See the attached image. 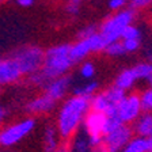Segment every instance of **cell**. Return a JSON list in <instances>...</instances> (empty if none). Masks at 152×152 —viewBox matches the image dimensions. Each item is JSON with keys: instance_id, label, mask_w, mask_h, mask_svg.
I'll list each match as a JSON object with an SVG mask.
<instances>
[{"instance_id": "cell-17", "label": "cell", "mask_w": 152, "mask_h": 152, "mask_svg": "<svg viewBox=\"0 0 152 152\" xmlns=\"http://www.w3.org/2000/svg\"><path fill=\"white\" fill-rule=\"evenodd\" d=\"M98 82L95 80H87L83 84L76 86L72 90V95H77V96H86V98H91L94 94H96L98 91Z\"/></svg>"}, {"instance_id": "cell-13", "label": "cell", "mask_w": 152, "mask_h": 152, "mask_svg": "<svg viewBox=\"0 0 152 152\" xmlns=\"http://www.w3.org/2000/svg\"><path fill=\"white\" fill-rule=\"evenodd\" d=\"M90 107L91 110L104 114L106 117L115 115V106L106 98L104 92H96L90 98Z\"/></svg>"}, {"instance_id": "cell-26", "label": "cell", "mask_w": 152, "mask_h": 152, "mask_svg": "<svg viewBox=\"0 0 152 152\" xmlns=\"http://www.w3.org/2000/svg\"><path fill=\"white\" fill-rule=\"evenodd\" d=\"M126 53H134L141 46V39H121Z\"/></svg>"}, {"instance_id": "cell-3", "label": "cell", "mask_w": 152, "mask_h": 152, "mask_svg": "<svg viewBox=\"0 0 152 152\" xmlns=\"http://www.w3.org/2000/svg\"><path fill=\"white\" fill-rule=\"evenodd\" d=\"M134 19H136V11L130 7H125L124 10L115 11L113 15L104 19L98 27V33L102 35L106 45L114 41H120L125 28L133 25Z\"/></svg>"}, {"instance_id": "cell-14", "label": "cell", "mask_w": 152, "mask_h": 152, "mask_svg": "<svg viewBox=\"0 0 152 152\" xmlns=\"http://www.w3.org/2000/svg\"><path fill=\"white\" fill-rule=\"evenodd\" d=\"M42 148L45 152H54L60 148V134L53 125H48L42 130Z\"/></svg>"}, {"instance_id": "cell-34", "label": "cell", "mask_w": 152, "mask_h": 152, "mask_svg": "<svg viewBox=\"0 0 152 152\" xmlns=\"http://www.w3.org/2000/svg\"><path fill=\"white\" fill-rule=\"evenodd\" d=\"M54 152H68V151H66L65 148H58V149H56Z\"/></svg>"}, {"instance_id": "cell-11", "label": "cell", "mask_w": 152, "mask_h": 152, "mask_svg": "<svg viewBox=\"0 0 152 152\" xmlns=\"http://www.w3.org/2000/svg\"><path fill=\"white\" fill-rule=\"evenodd\" d=\"M22 72L12 57L0 58V86L11 84L20 79Z\"/></svg>"}, {"instance_id": "cell-20", "label": "cell", "mask_w": 152, "mask_h": 152, "mask_svg": "<svg viewBox=\"0 0 152 152\" xmlns=\"http://www.w3.org/2000/svg\"><path fill=\"white\" fill-rule=\"evenodd\" d=\"M103 92H104V95H106V98H107L115 107H117V104L124 99V96L126 95V91H124L122 88L117 87L115 84L109 87V88H106Z\"/></svg>"}, {"instance_id": "cell-29", "label": "cell", "mask_w": 152, "mask_h": 152, "mask_svg": "<svg viewBox=\"0 0 152 152\" xmlns=\"http://www.w3.org/2000/svg\"><path fill=\"white\" fill-rule=\"evenodd\" d=\"M98 33V27L95 25H88V26H84V27L77 33V38H86V37H90V35Z\"/></svg>"}, {"instance_id": "cell-7", "label": "cell", "mask_w": 152, "mask_h": 152, "mask_svg": "<svg viewBox=\"0 0 152 152\" xmlns=\"http://www.w3.org/2000/svg\"><path fill=\"white\" fill-rule=\"evenodd\" d=\"M104 46H106V42L102 38V35L99 33H95L90 37L79 38L75 44L71 45L69 56L73 63H79V61L84 60L88 54L102 52L104 49Z\"/></svg>"}, {"instance_id": "cell-5", "label": "cell", "mask_w": 152, "mask_h": 152, "mask_svg": "<svg viewBox=\"0 0 152 152\" xmlns=\"http://www.w3.org/2000/svg\"><path fill=\"white\" fill-rule=\"evenodd\" d=\"M44 53L38 46H25L12 53V58L16 61L22 75H33L39 71L44 61Z\"/></svg>"}, {"instance_id": "cell-25", "label": "cell", "mask_w": 152, "mask_h": 152, "mask_svg": "<svg viewBox=\"0 0 152 152\" xmlns=\"http://www.w3.org/2000/svg\"><path fill=\"white\" fill-rule=\"evenodd\" d=\"M73 149H75V152H90L91 145L88 142V139L87 137H77L73 142Z\"/></svg>"}, {"instance_id": "cell-18", "label": "cell", "mask_w": 152, "mask_h": 152, "mask_svg": "<svg viewBox=\"0 0 152 152\" xmlns=\"http://www.w3.org/2000/svg\"><path fill=\"white\" fill-rule=\"evenodd\" d=\"M121 152H148L147 149V139L145 137H132L130 141L122 148Z\"/></svg>"}, {"instance_id": "cell-15", "label": "cell", "mask_w": 152, "mask_h": 152, "mask_svg": "<svg viewBox=\"0 0 152 152\" xmlns=\"http://www.w3.org/2000/svg\"><path fill=\"white\" fill-rule=\"evenodd\" d=\"M134 132L140 137H152V111H142L134 121Z\"/></svg>"}, {"instance_id": "cell-8", "label": "cell", "mask_w": 152, "mask_h": 152, "mask_svg": "<svg viewBox=\"0 0 152 152\" xmlns=\"http://www.w3.org/2000/svg\"><path fill=\"white\" fill-rule=\"evenodd\" d=\"M133 132L128 124H121L120 126L114 128L104 133L102 137V144L99 147V152H121L122 148L130 141Z\"/></svg>"}, {"instance_id": "cell-23", "label": "cell", "mask_w": 152, "mask_h": 152, "mask_svg": "<svg viewBox=\"0 0 152 152\" xmlns=\"http://www.w3.org/2000/svg\"><path fill=\"white\" fill-rule=\"evenodd\" d=\"M79 73H80V76H82L83 79L91 80L92 77H94V75H95V66H94V64H92L91 61H84V63L82 64V66H80Z\"/></svg>"}, {"instance_id": "cell-27", "label": "cell", "mask_w": 152, "mask_h": 152, "mask_svg": "<svg viewBox=\"0 0 152 152\" xmlns=\"http://www.w3.org/2000/svg\"><path fill=\"white\" fill-rule=\"evenodd\" d=\"M80 4L82 0H68L65 4V11L71 15H77L80 11Z\"/></svg>"}, {"instance_id": "cell-22", "label": "cell", "mask_w": 152, "mask_h": 152, "mask_svg": "<svg viewBox=\"0 0 152 152\" xmlns=\"http://www.w3.org/2000/svg\"><path fill=\"white\" fill-rule=\"evenodd\" d=\"M140 103L142 111H152V88H148L140 94Z\"/></svg>"}, {"instance_id": "cell-37", "label": "cell", "mask_w": 152, "mask_h": 152, "mask_svg": "<svg viewBox=\"0 0 152 152\" xmlns=\"http://www.w3.org/2000/svg\"><path fill=\"white\" fill-rule=\"evenodd\" d=\"M0 1H1V0H0Z\"/></svg>"}, {"instance_id": "cell-4", "label": "cell", "mask_w": 152, "mask_h": 152, "mask_svg": "<svg viewBox=\"0 0 152 152\" xmlns=\"http://www.w3.org/2000/svg\"><path fill=\"white\" fill-rule=\"evenodd\" d=\"M35 128L34 118H25L0 129V147L11 148L22 141Z\"/></svg>"}, {"instance_id": "cell-33", "label": "cell", "mask_w": 152, "mask_h": 152, "mask_svg": "<svg viewBox=\"0 0 152 152\" xmlns=\"http://www.w3.org/2000/svg\"><path fill=\"white\" fill-rule=\"evenodd\" d=\"M4 114H6V111H4V109L0 106V125H1V122H3V120H4Z\"/></svg>"}, {"instance_id": "cell-30", "label": "cell", "mask_w": 152, "mask_h": 152, "mask_svg": "<svg viewBox=\"0 0 152 152\" xmlns=\"http://www.w3.org/2000/svg\"><path fill=\"white\" fill-rule=\"evenodd\" d=\"M128 4V0H109L107 1V7L111 10V11H120V10H124Z\"/></svg>"}, {"instance_id": "cell-2", "label": "cell", "mask_w": 152, "mask_h": 152, "mask_svg": "<svg viewBox=\"0 0 152 152\" xmlns=\"http://www.w3.org/2000/svg\"><path fill=\"white\" fill-rule=\"evenodd\" d=\"M90 110V98L72 95L66 99L58 110L56 122V128L61 139L75 136Z\"/></svg>"}, {"instance_id": "cell-9", "label": "cell", "mask_w": 152, "mask_h": 152, "mask_svg": "<svg viewBox=\"0 0 152 152\" xmlns=\"http://www.w3.org/2000/svg\"><path fill=\"white\" fill-rule=\"evenodd\" d=\"M141 103H140V95L129 94L125 95L124 99L117 104L115 109V117L122 124H132L139 118L141 114Z\"/></svg>"}, {"instance_id": "cell-21", "label": "cell", "mask_w": 152, "mask_h": 152, "mask_svg": "<svg viewBox=\"0 0 152 152\" xmlns=\"http://www.w3.org/2000/svg\"><path fill=\"white\" fill-rule=\"evenodd\" d=\"M103 52L107 56L110 57H121L124 56V54H126V52H125V49H124V45L122 42L120 41H114V42H110V44H107L106 46H104Z\"/></svg>"}, {"instance_id": "cell-31", "label": "cell", "mask_w": 152, "mask_h": 152, "mask_svg": "<svg viewBox=\"0 0 152 152\" xmlns=\"http://www.w3.org/2000/svg\"><path fill=\"white\" fill-rule=\"evenodd\" d=\"M16 3L20 7H30L34 4V0H16Z\"/></svg>"}, {"instance_id": "cell-10", "label": "cell", "mask_w": 152, "mask_h": 152, "mask_svg": "<svg viewBox=\"0 0 152 152\" xmlns=\"http://www.w3.org/2000/svg\"><path fill=\"white\" fill-rule=\"evenodd\" d=\"M71 86H72V77L69 75H63L60 77L52 79L44 86L45 94L49 95L54 101H60L68 94Z\"/></svg>"}, {"instance_id": "cell-24", "label": "cell", "mask_w": 152, "mask_h": 152, "mask_svg": "<svg viewBox=\"0 0 152 152\" xmlns=\"http://www.w3.org/2000/svg\"><path fill=\"white\" fill-rule=\"evenodd\" d=\"M121 39H141V30L134 25L128 26L125 31L122 33Z\"/></svg>"}, {"instance_id": "cell-32", "label": "cell", "mask_w": 152, "mask_h": 152, "mask_svg": "<svg viewBox=\"0 0 152 152\" xmlns=\"http://www.w3.org/2000/svg\"><path fill=\"white\" fill-rule=\"evenodd\" d=\"M147 149H148V152H152V137L147 139Z\"/></svg>"}, {"instance_id": "cell-16", "label": "cell", "mask_w": 152, "mask_h": 152, "mask_svg": "<svg viewBox=\"0 0 152 152\" xmlns=\"http://www.w3.org/2000/svg\"><path fill=\"white\" fill-rule=\"evenodd\" d=\"M137 82V77H136V73L133 71V68H125L124 71H121L118 73V76L115 77V82L114 84L122 88L124 91H128L136 84Z\"/></svg>"}, {"instance_id": "cell-12", "label": "cell", "mask_w": 152, "mask_h": 152, "mask_svg": "<svg viewBox=\"0 0 152 152\" xmlns=\"http://www.w3.org/2000/svg\"><path fill=\"white\" fill-rule=\"evenodd\" d=\"M57 101L52 99L49 95H46L44 92L39 96H35L34 99L28 102L26 104V109H27L28 113L31 114H48L50 113L54 107H56Z\"/></svg>"}, {"instance_id": "cell-1", "label": "cell", "mask_w": 152, "mask_h": 152, "mask_svg": "<svg viewBox=\"0 0 152 152\" xmlns=\"http://www.w3.org/2000/svg\"><path fill=\"white\" fill-rule=\"evenodd\" d=\"M69 44H60L49 48L44 53L39 71L30 75V80L38 87H44L49 80L66 75L75 63L69 56Z\"/></svg>"}, {"instance_id": "cell-28", "label": "cell", "mask_w": 152, "mask_h": 152, "mask_svg": "<svg viewBox=\"0 0 152 152\" xmlns=\"http://www.w3.org/2000/svg\"><path fill=\"white\" fill-rule=\"evenodd\" d=\"M128 4H129L130 8H133L136 11V10L147 8L148 6H151L152 0H128Z\"/></svg>"}, {"instance_id": "cell-6", "label": "cell", "mask_w": 152, "mask_h": 152, "mask_svg": "<svg viewBox=\"0 0 152 152\" xmlns=\"http://www.w3.org/2000/svg\"><path fill=\"white\" fill-rule=\"evenodd\" d=\"M107 117L98 111L90 110L83 121V128L86 132V137L88 139L91 149L98 151L102 144V137L104 133V125H106Z\"/></svg>"}, {"instance_id": "cell-35", "label": "cell", "mask_w": 152, "mask_h": 152, "mask_svg": "<svg viewBox=\"0 0 152 152\" xmlns=\"http://www.w3.org/2000/svg\"><path fill=\"white\" fill-rule=\"evenodd\" d=\"M148 58H149V60H148V61H151V63H152V53H151V54H149V57H148Z\"/></svg>"}, {"instance_id": "cell-36", "label": "cell", "mask_w": 152, "mask_h": 152, "mask_svg": "<svg viewBox=\"0 0 152 152\" xmlns=\"http://www.w3.org/2000/svg\"><path fill=\"white\" fill-rule=\"evenodd\" d=\"M149 84H151V88H152V77L149 79Z\"/></svg>"}, {"instance_id": "cell-19", "label": "cell", "mask_w": 152, "mask_h": 152, "mask_svg": "<svg viewBox=\"0 0 152 152\" xmlns=\"http://www.w3.org/2000/svg\"><path fill=\"white\" fill-rule=\"evenodd\" d=\"M133 71L136 73L137 80H149L152 77V63L151 61L139 63L133 66Z\"/></svg>"}]
</instances>
